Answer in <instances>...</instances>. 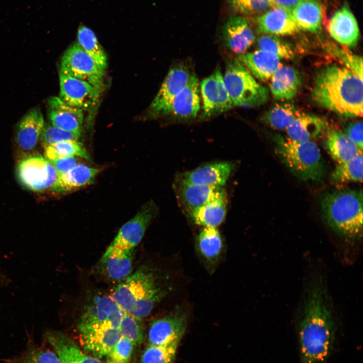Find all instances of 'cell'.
Masks as SVG:
<instances>
[{"label":"cell","instance_id":"obj_5","mask_svg":"<svg viewBox=\"0 0 363 363\" xmlns=\"http://www.w3.org/2000/svg\"><path fill=\"white\" fill-rule=\"evenodd\" d=\"M223 79L233 106L255 107L268 99L267 88L256 81L238 58L227 64Z\"/></svg>","mask_w":363,"mask_h":363},{"label":"cell","instance_id":"obj_21","mask_svg":"<svg viewBox=\"0 0 363 363\" xmlns=\"http://www.w3.org/2000/svg\"><path fill=\"white\" fill-rule=\"evenodd\" d=\"M258 30L271 35H288L297 32L298 29L291 12L272 7L258 17Z\"/></svg>","mask_w":363,"mask_h":363},{"label":"cell","instance_id":"obj_24","mask_svg":"<svg viewBox=\"0 0 363 363\" xmlns=\"http://www.w3.org/2000/svg\"><path fill=\"white\" fill-rule=\"evenodd\" d=\"M133 251L134 249H122L110 245L101 259L109 278L120 280L129 276L132 268Z\"/></svg>","mask_w":363,"mask_h":363},{"label":"cell","instance_id":"obj_34","mask_svg":"<svg viewBox=\"0 0 363 363\" xmlns=\"http://www.w3.org/2000/svg\"><path fill=\"white\" fill-rule=\"evenodd\" d=\"M301 114L293 104L279 103L265 113L263 120L273 129L286 130Z\"/></svg>","mask_w":363,"mask_h":363},{"label":"cell","instance_id":"obj_30","mask_svg":"<svg viewBox=\"0 0 363 363\" xmlns=\"http://www.w3.org/2000/svg\"><path fill=\"white\" fill-rule=\"evenodd\" d=\"M227 211L226 198L207 203L187 214L196 225L217 227L224 220Z\"/></svg>","mask_w":363,"mask_h":363},{"label":"cell","instance_id":"obj_46","mask_svg":"<svg viewBox=\"0 0 363 363\" xmlns=\"http://www.w3.org/2000/svg\"><path fill=\"white\" fill-rule=\"evenodd\" d=\"M134 345L131 341L122 336L114 345L109 355L112 360L119 363H127L132 355Z\"/></svg>","mask_w":363,"mask_h":363},{"label":"cell","instance_id":"obj_1","mask_svg":"<svg viewBox=\"0 0 363 363\" xmlns=\"http://www.w3.org/2000/svg\"><path fill=\"white\" fill-rule=\"evenodd\" d=\"M322 278L310 280L300 304L296 327L301 363H327L333 348L335 321Z\"/></svg>","mask_w":363,"mask_h":363},{"label":"cell","instance_id":"obj_4","mask_svg":"<svg viewBox=\"0 0 363 363\" xmlns=\"http://www.w3.org/2000/svg\"><path fill=\"white\" fill-rule=\"evenodd\" d=\"M275 137V152L294 176L305 182L323 181L324 163L315 143L295 141L279 136Z\"/></svg>","mask_w":363,"mask_h":363},{"label":"cell","instance_id":"obj_43","mask_svg":"<svg viewBox=\"0 0 363 363\" xmlns=\"http://www.w3.org/2000/svg\"><path fill=\"white\" fill-rule=\"evenodd\" d=\"M119 330L122 335L131 341L135 345L140 344L143 339V328L140 320L125 313Z\"/></svg>","mask_w":363,"mask_h":363},{"label":"cell","instance_id":"obj_17","mask_svg":"<svg viewBox=\"0 0 363 363\" xmlns=\"http://www.w3.org/2000/svg\"><path fill=\"white\" fill-rule=\"evenodd\" d=\"M331 36L340 44L352 47L357 43L359 30L356 19L347 6H344L332 16L328 25Z\"/></svg>","mask_w":363,"mask_h":363},{"label":"cell","instance_id":"obj_2","mask_svg":"<svg viewBox=\"0 0 363 363\" xmlns=\"http://www.w3.org/2000/svg\"><path fill=\"white\" fill-rule=\"evenodd\" d=\"M312 95L319 105L339 115L362 116V79L344 67L330 65L319 71Z\"/></svg>","mask_w":363,"mask_h":363},{"label":"cell","instance_id":"obj_16","mask_svg":"<svg viewBox=\"0 0 363 363\" xmlns=\"http://www.w3.org/2000/svg\"><path fill=\"white\" fill-rule=\"evenodd\" d=\"M47 105L48 115L52 125L81 135L84 122L82 110L67 104L59 97L50 98Z\"/></svg>","mask_w":363,"mask_h":363},{"label":"cell","instance_id":"obj_18","mask_svg":"<svg viewBox=\"0 0 363 363\" xmlns=\"http://www.w3.org/2000/svg\"><path fill=\"white\" fill-rule=\"evenodd\" d=\"M226 46L232 52L244 53L253 44L255 35L248 21L239 16H233L226 21L222 30Z\"/></svg>","mask_w":363,"mask_h":363},{"label":"cell","instance_id":"obj_44","mask_svg":"<svg viewBox=\"0 0 363 363\" xmlns=\"http://www.w3.org/2000/svg\"><path fill=\"white\" fill-rule=\"evenodd\" d=\"M44 146L67 140H79L81 135L50 125H45L40 135Z\"/></svg>","mask_w":363,"mask_h":363},{"label":"cell","instance_id":"obj_38","mask_svg":"<svg viewBox=\"0 0 363 363\" xmlns=\"http://www.w3.org/2000/svg\"><path fill=\"white\" fill-rule=\"evenodd\" d=\"M166 293L165 289L157 285L146 292L134 303L127 313L141 320L149 315L155 305Z\"/></svg>","mask_w":363,"mask_h":363},{"label":"cell","instance_id":"obj_42","mask_svg":"<svg viewBox=\"0 0 363 363\" xmlns=\"http://www.w3.org/2000/svg\"><path fill=\"white\" fill-rule=\"evenodd\" d=\"M230 7L244 15H261L271 7L269 0H228Z\"/></svg>","mask_w":363,"mask_h":363},{"label":"cell","instance_id":"obj_23","mask_svg":"<svg viewBox=\"0 0 363 363\" xmlns=\"http://www.w3.org/2000/svg\"><path fill=\"white\" fill-rule=\"evenodd\" d=\"M257 79L260 80L270 79L282 65L280 58L272 52L258 49L241 54L237 58Z\"/></svg>","mask_w":363,"mask_h":363},{"label":"cell","instance_id":"obj_32","mask_svg":"<svg viewBox=\"0 0 363 363\" xmlns=\"http://www.w3.org/2000/svg\"><path fill=\"white\" fill-rule=\"evenodd\" d=\"M325 128L324 122L320 117L302 113L286 129L288 138L304 142L312 141L319 136Z\"/></svg>","mask_w":363,"mask_h":363},{"label":"cell","instance_id":"obj_35","mask_svg":"<svg viewBox=\"0 0 363 363\" xmlns=\"http://www.w3.org/2000/svg\"><path fill=\"white\" fill-rule=\"evenodd\" d=\"M198 249L202 256L208 260L218 258L222 248V240L217 227H204L197 237Z\"/></svg>","mask_w":363,"mask_h":363},{"label":"cell","instance_id":"obj_31","mask_svg":"<svg viewBox=\"0 0 363 363\" xmlns=\"http://www.w3.org/2000/svg\"><path fill=\"white\" fill-rule=\"evenodd\" d=\"M118 306L111 296H99L94 298L87 307L79 325L80 332L92 327L103 324L110 314Z\"/></svg>","mask_w":363,"mask_h":363},{"label":"cell","instance_id":"obj_27","mask_svg":"<svg viewBox=\"0 0 363 363\" xmlns=\"http://www.w3.org/2000/svg\"><path fill=\"white\" fill-rule=\"evenodd\" d=\"M46 338L62 363H102L96 358L86 354L72 340L62 333L48 332Z\"/></svg>","mask_w":363,"mask_h":363},{"label":"cell","instance_id":"obj_39","mask_svg":"<svg viewBox=\"0 0 363 363\" xmlns=\"http://www.w3.org/2000/svg\"><path fill=\"white\" fill-rule=\"evenodd\" d=\"M178 344L166 345L150 344L144 351L142 363H173Z\"/></svg>","mask_w":363,"mask_h":363},{"label":"cell","instance_id":"obj_22","mask_svg":"<svg viewBox=\"0 0 363 363\" xmlns=\"http://www.w3.org/2000/svg\"><path fill=\"white\" fill-rule=\"evenodd\" d=\"M44 126L43 115L38 108L30 110L18 122L16 139L19 148L28 151L34 149Z\"/></svg>","mask_w":363,"mask_h":363},{"label":"cell","instance_id":"obj_11","mask_svg":"<svg viewBox=\"0 0 363 363\" xmlns=\"http://www.w3.org/2000/svg\"><path fill=\"white\" fill-rule=\"evenodd\" d=\"M191 75L188 70L182 65L170 70L149 106L151 116L160 117L168 114L173 101L186 86Z\"/></svg>","mask_w":363,"mask_h":363},{"label":"cell","instance_id":"obj_40","mask_svg":"<svg viewBox=\"0 0 363 363\" xmlns=\"http://www.w3.org/2000/svg\"><path fill=\"white\" fill-rule=\"evenodd\" d=\"M327 51L337 58L351 72L362 79V59L346 49L332 43L326 44Z\"/></svg>","mask_w":363,"mask_h":363},{"label":"cell","instance_id":"obj_41","mask_svg":"<svg viewBox=\"0 0 363 363\" xmlns=\"http://www.w3.org/2000/svg\"><path fill=\"white\" fill-rule=\"evenodd\" d=\"M257 45L259 49L274 53L280 58L291 59L293 57L290 46L274 35L261 36L257 40Z\"/></svg>","mask_w":363,"mask_h":363},{"label":"cell","instance_id":"obj_50","mask_svg":"<svg viewBox=\"0 0 363 363\" xmlns=\"http://www.w3.org/2000/svg\"><path fill=\"white\" fill-rule=\"evenodd\" d=\"M271 7L278 8L289 12L298 4L305 0H269Z\"/></svg>","mask_w":363,"mask_h":363},{"label":"cell","instance_id":"obj_26","mask_svg":"<svg viewBox=\"0 0 363 363\" xmlns=\"http://www.w3.org/2000/svg\"><path fill=\"white\" fill-rule=\"evenodd\" d=\"M99 169L83 164H78L69 171L58 174L52 190L66 193L92 184Z\"/></svg>","mask_w":363,"mask_h":363},{"label":"cell","instance_id":"obj_28","mask_svg":"<svg viewBox=\"0 0 363 363\" xmlns=\"http://www.w3.org/2000/svg\"><path fill=\"white\" fill-rule=\"evenodd\" d=\"M291 14L298 30L318 32L321 28L323 11L318 0H305L296 6Z\"/></svg>","mask_w":363,"mask_h":363},{"label":"cell","instance_id":"obj_49","mask_svg":"<svg viewBox=\"0 0 363 363\" xmlns=\"http://www.w3.org/2000/svg\"><path fill=\"white\" fill-rule=\"evenodd\" d=\"M125 312L119 306L115 308L109 315L103 325L116 329H118Z\"/></svg>","mask_w":363,"mask_h":363},{"label":"cell","instance_id":"obj_12","mask_svg":"<svg viewBox=\"0 0 363 363\" xmlns=\"http://www.w3.org/2000/svg\"><path fill=\"white\" fill-rule=\"evenodd\" d=\"M157 213V208L153 201L146 203L133 218L122 226L110 245L122 249H134Z\"/></svg>","mask_w":363,"mask_h":363},{"label":"cell","instance_id":"obj_15","mask_svg":"<svg viewBox=\"0 0 363 363\" xmlns=\"http://www.w3.org/2000/svg\"><path fill=\"white\" fill-rule=\"evenodd\" d=\"M234 164L229 161L209 163L178 176L188 183L212 187H223L234 168Z\"/></svg>","mask_w":363,"mask_h":363},{"label":"cell","instance_id":"obj_7","mask_svg":"<svg viewBox=\"0 0 363 363\" xmlns=\"http://www.w3.org/2000/svg\"><path fill=\"white\" fill-rule=\"evenodd\" d=\"M17 169L21 183L34 191L52 189L58 175L51 163L40 156L24 159L19 164Z\"/></svg>","mask_w":363,"mask_h":363},{"label":"cell","instance_id":"obj_36","mask_svg":"<svg viewBox=\"0 0 363 363\" xmlns=\"http://www.w3.org/2000/svg\"><path fill=\"white\" fill-rule=\"evenodd\" d=\"M44 155L49 161L66 157H79L88 161L91 158L78 140H67L44 146Z\"/></svg>","mask_w":363,"mask_h":363},{"label":"cell","instance_id":"obj_13","mask_svg":"<svg viewBox=\"0 0 363 363\" xmlns=\"http://www.w3.org/2000/svg\"><path fill=\"white\" fill-rule=\"evenodd\" d=\"M173 187L177 202L186 214L211 201L226 198L223 187L192 184L178 176Z\"/></svg>","mask_w":363,"mask_h":363},{"label":"cell","instance_id":"obj_37","mask_svg":"<svg viewBox=\"0 0 363 363\" xmlns=\"http://www.w3.org/2000/svg\"><path fill=\"white\" fill-rule=\"evenodd\" d=\"M362 153L354 158L338 163L331 173V179L336 183L362 181Z\"/></svg>","mask_w":363,"mask_h":363},{"label":"cell","instance_id":"obj_45","mask_svg":"<svg viewBox=\"0 0 363 363\" xmlns=\"http://www.w3.org/2000/svg\"><path fill=\"white\" fill-rule=\"evenodd\" d=\"M20 363H62L57 353L43 348H35L28 351Z\"/></svg>","mask_w":363,"mask_h":363},{"label":"cell","instance_id":"obj_47","mask_svg":"<svg viewBox=\"0 0 363 363\" xmlns=\"http://www.w3.org/2000/svg\"><path fill=\"white\" fill-rule=\"evenodd\" d=\"M362 122H353L349 124L346 128V134L361 150L363 149Z\"/></svg>","mask_w":363,"mask_h":363},{"label":"cell","instance_id":"obj_20","mask_svg":"<svg viewBox=\"0 0 363 363\" xmlns=\"http://www.w3.org/2000/svg\"><path fill=\"white\" fill-rule=\"evenodd\" d=\"M85 348L95 356L109 355L111 350L122 336L118 329L101 324L81 332Z\"/></svg>","mask_w":363,"mask_h":363},{"label":"cell","instance_id":"obj_10","mask_svg":"<svg viewBox=\"0 0 363 363\" xmlns=\"http://www.w3.org/2000/svg\"><path fill=\"white\" fill-rule=\"evenodd\" d=\"M59 79V98L64 102L83 111H89L97 105L102 90L60 72Z\"/></svg>","mask_w":363,"mask_h":363},{"label":"cell","instance_id":"obj_48","mask_svg":"<svg viewBox=\"0 0 363 363\" xmlns=\"http://www.w3.org/2000/svg\"><path fill=\"white\" fill-rule=\"evenodd\" d=\"M56 170L58 175L65 173L78 164L76 157H66L49 161Z\"/></svg>","mask_w":363,"mask_h":363},{"label":"cell","instance_id":"obj_8","mask_svg":"<svg viewBox=\"0 0 363 363\" xmlns=\"http://www.w3.org/2000/svg\"><path fill=\"white\" fill-rule=\"evenodd\" d=\"M153 273L142 267L118 284L110 296L125 312L149 289L158 285Z\"/></svg>","mask_w":363,"mask_h":363},{"label":"cell","instance_id":"obj_14","mask_svg":"<svg viewBox=\"0 0 363 363\" xmlns=\"http://www.w3.org/2000/svg\"><path fill=\"white\" fill-rule=\"evenodd\" d=\"M187 326L186 314L177 311L154 321L148 331L150 344L166 345L179 344Z\"/></svg>","mask_w":363,"mask_h":363},{"label":"cell","instance_id":"obj_9","mask_svg":"<svg viewBox=\"0 0 363 363\" xmlns=\"http://www.w3.org/2000/svg\"><path fill=\"white\" fill-rule=\"evenodd\" d=\"M201 90L203 103L201 118L223 113L233 106L219 68L203 80Z\"/></svg>","mask_w":363,"mask_h":363},{"label":"cell","instance_id":"obj_6","mask_svg":"<svg viewBox=\"0 0 363 363\" xmlns=\"http://www.w3.org/2000/svg\"><path fill=\"white\" fill-rule=\"evenodd\" d=\"M59 72L103 90L105 71L96 65L78 42L71 45L64 52Z\"/></svg>","mask_w":363,"mask_h":363},{"label":"cell","instance_id":"obj_3","mask_svg":"<svg viewBox=\"0 0 363 363\" xmlns=\"http://www.w3.org/2000/svg\"><path fill=\"white\" fill-rule=\"evenodd\" d=\"M321 207L327 225L336 233L349 239L362 237L361 190H337L327 192L322 199Z\"/></svg>","mask_w":363,"mask_h":363},{"label":"cell","instance_id":"obj_25","mask_svg":"<svg viewBox=\"0 0 363 363\" xmlns=\"http://www.w3.org/2000/svg\"><path fill=\"white\" fill-rule=\"evenodd\" d=\"M270 88L273 96L278 100H289L296 94L301 84V77L296 70L281 66L272 75Z\"/></svg>","mask_w":363,"mask_h":363},{"label":"cell","instance_id":"obj_29","mask_svg":"<svg viewBox=\"0 0 363 363\" xmlns=\"http://www.w3.org/2000/svg\"><path fill=\"white\" fill-rule=\"evenodd\" d=\"M326 146L330 156L337 164L349 161L362 153V150L347 135L339 130H332L328 132Z\"/></svg>","mask_w":363,"mask_h":363},{"label":"cell","instance_id":"obj_19","mask_svg":"<svg viewBox=\"0 0 363 363\" xmlns=\"http://www.w3.org/2000/svg\"><path fill=\"white\" fill-rule=\"evenodd\" d=\"M200 101L198 80L192 74L186 86L173 101L168 115L178 120L193 119L199 110Z\"/></svg>","mask_w":363,"mask_h":363},{"label":"cell","instance_id":"obj_33","mask_svg":"<svg viewBox=\"0 0 363 363\" xmlns=\"http://www.w3.org/2000/svg\"><path fill=\"white\" fill-rule=\"evenodd\" d=\"M78 43L93 59L96 65L105 72L107 67V57L93 31L81 25L77 32Z\"/></svg>","mask_w":363,"mask_h":363},{"label":"cell","instance_id":"obj_51","mask_svg":"<svg viewBox=\"0 0 363 363\" xmlns=\"http://www.w3.org/2000/svg\"><path fill=\"white\" fill-rule=\"evenodd\" d=\"M107 363H119V362H117L116 361H115L112 360L108 361Z\"/></svg>","mask_w":363,"mask_h":363}]
</instances>
